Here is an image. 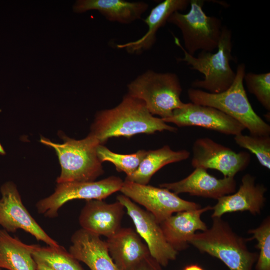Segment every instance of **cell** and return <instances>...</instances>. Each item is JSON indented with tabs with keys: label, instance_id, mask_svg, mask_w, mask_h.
I'll return each instance as SVG.
<instances>
[{
	"label": "cell",
	"instance_id": "cell-1",
	"mask_svg": "<svg viewBox=\"0 0 270 270\" xmlns=\"http://www.w3.org/2000/svg\"><path fill=\"white\" fill-rule=\"evenodd\" d=\"M177 130L161 118L152 115L142 100L128 94L114 108L96 114L90 134L103 145L114 137L130 138L138 134H152L158 132Z\"/></svg>",
	"mask_w": 270,
	"mask_h": 270
},
{
	"label": "cell",
	"instance_id": "cell-2",
	"mask_svg": "<svg viewBox=\"0 0 270 270\" xmlns=\"http://www.w3.org/2000/svg\"><path fill=\"white\" fill-rule=\"evenodd\" d=\"M246 67L239 64L236 76L232 86L226 91L212 94L206 91L190 88L188 91L192 103L212 107L226 114L248 129L250 135L270 136V126L253 109L244 88Z\"/></svg>",
	"mask_w": 270,
	"mask_h": 270
},
{
	"label": "cell",
	"instance_id": "cell-3",
	"mask_svg": "<svg viewBox=\"0 0 270 270\" xmlns=\"http://www.w3.org/2000/svg\"><path fill=\"white\" fill-rule=\"evenodd\" d=\"M174 43L183 52L184 56L177 58L178 62H184L192 70L204 76V80L192 83V88L204 90L212 94H219L226 90L234 82L236 72L230 62L234 58L232 52V34L228 27L223 26L219 44L216 53L200 52L198 57L190 54L184 48L180 40L174 36Z\"/></svg>",
	"mask_w": 270,
	"mask_h": 270
},
{
	"label": "cell",
	"instance_id": "cell-4",
	"mask_svg": "<svg viewBox=\"0 0 270 270\" xmlns=\"http://www.w3.org/2000/svg\"><path fill=\"white\" fill-rule=\"evenodd\" d=\"M212 218L210 228L196 234L190 240L201 253L220 260L230 270H253L258 254L250 252L248 240L234 232L222 218Z\"/></svg>",
	"mask_w": 270,
	"mask_h": 270
},
{
	"label": "cell",
	"instance_id": "cell-5",
	"mask_svg": "<svg viewBox=\"0 0 270 270\" xmlns=\"http://www.w3.org/2000/svg\"><path fill=\"white\" fill-rule=\"evenodd\" d=\"M62 144H56L42 138L40 142L55 150L61 166L57 184L72 182H92L104 173L102 163L96 153L100 144L89 134L84 139L76 140L60 134Z\"/></svg>",
	"mask_w": 270,
	"mask_h": 270
},
{
	"label": "cell",
	"instance_id": "cell-6",
	"mask_svg": "<svg viewBox=\"0 0 270 270\" xmlns=\"http://www.w3.org/2000/svg\"><path fill=\"white\" fill-rule=\"evenodd\" d=\"M128 89V94L142 100L152 115L158 116L162 120L186 105L180 99L182 88L175 73L148 70L131 82Z\"/></svg>",
	"mask_w": 270,
	"mask_h": 270
},
{
	"label": "cell",
	"instance_id": "cell-7",
	"mask_svg": "<svg viewBox=\"0 0 270 270\" xmlns=\"http://www.w3.org/2000/svg\"><path fill=\"white\" fill-rule=\"evenodd\" d=\"M204 2V0H191L188 12H176L168 20L180 30L184 48L194 56L199 50L212 52L217 50L222 35V20L206 14L203 10Z\"/></svg>",
	"mask_w": 270,
	"mask_h": 270
},
{
	"label": "cell",
	"instance_id": "cell-8",
	"mask_svg": "<svg viewBox=\"0 0 270 270\" xmlns=\"http://www.w3.org/2000/svg\"><path fill=\"white\" fill-rule=\"evenodd\" d=\"M124 182L120 178L112 176L98 182L57 184L53 194L37 202L36 210L40 214L54 218L68 202L75 200H103L120 191Z\"/></svg>",
	"mask_w": 270,
	"mask_h": 270
},
{
	"label": "cell",
	"instance_id": "cell-9",
	"mask_svg": "<svg viewBox=\"0 0 270 270\" xmlns=\"http://www.w3.org/2000/svg\"><path fill=\"white\" fill-rule=\"evenodd\" d=\"M123 195L144 206L160 224L174 213L197 210L201 206L182 199L170 190L124 181Z\"/></svg>",
	"mask_w": 270,
	"mask_h": 270
},
{
	"label": "cell",
	"instance_id": "cell-10",
	"mask_svg": "<svg viewBox=\"0 0 270 270\" xmlns=\"http://www.w3.org/2000/svg\"><path fill=\"white\" fill-rule=\"evenodd\" d=\"M0 225L8 233L22 230L38 241L48 246L58 247L59 244L50 238L32 217L23 204L16 186L12 182L0 188Z\"/></svg>",
	"mask_w": 270,
	"mask_h": 270
},
{
	"label": "cell",
	"instance_id": "cell-11",
	"mask_svg": "<svg viewBox=\"0 0 270 270\" xmlns=\"http://www.w3.org/2000/svg\"><path fill=\"white\" fill-rule=\"evenodd\" d=\"M192 165L196 168L213 169L222 172L224 178H234L248 168L251 158L247 152L236 153L212 140L200 138L192 147Z\"/></svg>",
	"mask_w": 270,
	"mask_h": 270
},
{
	"label": "cell",
	"instance_id": "cell-12",
	"mask_svg": "<svg viewBox=\"0 0 270 270\" xmlns=\"http://www.w3.org/2000/svg\"><path fill=\"white\" fill-rule=\"evenodd\" d=\"M117 201L123 204L126 210L137 233L146 242L151 256L164 267L170 262L175 260L178 252L166 241L160 224L153 215L123 194L118 196Z\"/></svg>",
	"mask_w": 270,
	"mask_h": 270
},
{
	"label": "cell",
	"instance_id": "cell-13",
	"mask_svg": "<svg viewBox=\"0 0 270 270\" xmlns=\"http://www.w3.org/2000/svg\"><path fill=\"white\" fill-rule=\"evenodd\" d=\"M163 120L178 127H202L234 136L242 134L246 130L242 124L222 112L192 102L174 110L171 117Z\"/></svg>",
	"mask_w": 270,
	"mask_h": 270
},
{
	"label": "cell",
	"instance_id": "cell-14",
	"mask_svg": "<svg viewBox=\"0 0 270 270\" xmlns=\"http://www.w3.org/2000/svg\"><path fill=\"white\" fill-rule=\"evenodd\" d=\"M178 195L188 193L192 196L218 200L234 193L236 182L234 178L218 179L209 174L206 170L196 168L186 178L174 182L160 185Z\"/></svg>",
	"mask_w": 270,
	"mask_h": 270
},
{
	"label": "cell",
	"instance_id": "cell-15",
	"mask_svg": "<svg viewBox=\"0 0 270 270\" xmlns=\"http://www.w3.org/2000/svg\"><path fill=\"white\" fill-rule=\"evenodd\" d=\"M267 190L263 184H256L254 176L246 174L236 192L218 200L217 204L212 207V218H222L226 214L244 212H249L254 216L260 214L266 202Z\"/></svg>",
	"mask_w": 270,
	"mask_h": 270
},
{
	"label": "cell",
	"instance_id": "cell-16",
	"mask_svg": "<svg viewBox=\"0 0 270 270\" xmlns=\"http://www.w3.org/2000/svg\"><path fill=\"white\" fill-rule=\"evenodd\" d=\"M125 208L117 201L108 204L103 200H86L79 217L82 228L109 238L121 228Z\"/></svg>",
	"mask_w": 270,
	"mask_h": 270
},
{
	"label": "cell",
	"instance_id": "cell-17",
	"mask_svg": "<svg viewBox=\"0 0 270 270\" xmlns=\"http://www.w3.org/2000/svg\"><path fill=\"white\" fill-rule=\"evenodd\" d=\"M100 236L80 228L72 236L68 252L90 270H120L110 254L106 242Z\"/></svg>",
	"mask_w": 270,
	"mask_h": 270
},
{
	"label": "cell",
	"instance_id": "cell-18",
	"mask_svg": "<svg viewBox=\"0 0 270 270\" xmlns=\"http://www.w3.org/2000/svg\"><path fill=\"white\" fill-rule=\"evenodd\" d=\"M210 210L212 207L208 206L181 212L165 220L160 226L166 241L178 252L188 248L189 241L196 232L208 230L201 217L204 213Z\"/></svg>",
	"mask_w": 270,
	"mask_h": 270
},
{
	"label": "cell",
	"instance_id": "cell-19",
	"mask_svg": "<svg viewBox=\"0 0 270 270\" xmlns=\"http://www.w3.org/2000/svg\"><path fill=\"white\" fill-rule=\"evenodd\" d=\"M190 5V0H166L154 8L148 17L144 20L148 26L147 32L140 39L117 45L130 54L139 55L150 50L156 41L158 30L164 27L169 18L176 12L186 10Z\"/></svg>",
	"mask_w": 270,
	"mask_h": 270
},
{
	"label": "cell",
	"instance_id": "cell-20",
	"mask_svg": "<svg viewBox=\"0 0 270 270\" xmlns=\"http://www.w3.org/2000/svg\"><path fill=\"white\" fill-rule=\"evenodd\" d=\"M110 254L120 270H130L150 255L146 244L131 228H121L106 242Z\"/></svg>",
	"mask_w": 270,
	"mask_h": 270
},
{
	"label": "cell",
	"instance_id": "cell-21",
	"mask_svg": "<svg viewBox=\"0 0 270 270\" xmlns=\"http://www.w3.org/2000/svg\"><path fill=\"white\" fill-rule=\"evenodd\" d=\"M148 8L149 4L144 2L78 0L74 5L73 10L77 14L96 10L110 22L128 24L140 20Z\"/></svg>",
	"mask_w": 270,
	"mask_h": 270
},
{
	"label": "cell",
	"instance_id": "cell-22",
	"mask_svg": "<svg viewBox=\"0 0 270 270\" xmlns=\"http://www.w3.org/2000/svg\"><path fill=\"white\" fill-rule=\"evenodd\" d=\"M34 244L28 245L0 229V268L8 270H36L32 253Z\"/></svg>",
	"mask_w": 270,
	"mask_h": 270
},
{
	"label": "cell",
	"instance_id": "cell-23",
	"mask_svg": "<svg viewBox=\"0 0 270 270\" xmlns=\"http://www.w3.org/2000/svg\"><path fill=\"white\" fill-rule=\"evenodd\" d=\"M190 154L186 150L174 151L168 146L148 151L137 170L126 176L125 181L147 185L152 176L164 166L188 159Z\"/></svg>",
	"mask_w": 270,
	"mask_h": 270
},
{
	"label": "cell",
	"instance_id": "cell-24",
	"mask_svg": "<svg viewBox=\"0 0 270 270\" xmlns=\"http://www.w3.org/2000/svg\"><path fill=\"white\" fill-rule=\"evenodd\" d=\"M32 256L36 264L52 270H84L79 262L60 246L42 247L34 244Z\"/></svg>",
	"mask_w": 270,
	"mask_h": 270
},
{
	"label": "cell",
	"instance_id": "cell-25",
	"mask_svg": "<svg viewBox=\"0 0 270 270\" xmlns=\"http://www.w3.org/2000/svg\"><path fill=\"white\" fill-rule=\"evenodd\" d=\"M98 157L100 162H108L114 164L118 172H124L126 176L132 174L138 168L147 154L148 151L140 150L130 154H118L112 152L103 145L96 148Z\"/></svg>",
	"mask_w": 270,
	"mask_h": 270
},
{
	"label": "cell",
	"instance_id": "cell-26",
	"mask_svg": "<svg viewBox=\"0 0 270 270\" xmlns=\"http://www.w3.org/2000/svg\"><path fill=\"white\" fill-rule=\"evenodd\" d=\"M234 140L240 148L254 154L262 166L270 169V136H246L242 134L234 136Z\"/></svg>",
	"mask_w": 270,
	"mask_h": 270
},
{
	"label": "cell",
	"instance_id": "cell-27",
	"mask_svg": "<svg viewBox=\"0 0 270 270\" xmlns=\"http://www.w3.org/2000/svg\"><path fill=\"white\" fill-rule=\"evenodd\" d=\"M252 234L250 240H256V248L260 250L256 270H270V218L268 216L256 228L248 232Z\"/></svg>",
	"mask_w": 270,
	"mask_h": 270
},
{
	"label": "cell",
	"instance_id": "cell-28",
	"mask_svg": "<svg viewBox=\"0 0 270 270\" xmlns=\"http://www.w3.org/2000/svg\"><path fill=\"white\" fill-rule=\"evenodd\" d=\"M244 81L248 90L267 110H270V73H246Z\"/></svg>",
	"mask_w": 270,
	"mask_h": 270
},
{
	"label": "cell",
	"instance_id": "cell-29",
	"mask_svg": "<svg viewBox=\"0 0 270 270\" xmlns=\"http://www.w3.org/2000/svg\"><path fill=\"white\" fill-rule=\"evenodd\" d=\"M130 270H163V269L162 266L149 255Z\"/></svg>",
	"mask_w": 270,
	"mask_h": 270
},
{
	"label": "cell",
	"instance_id": "cell-30",
	"mask_svg": "<svg viewBox=\"0 0 270 270\" xmlns=\"http://www.w3.org/2000/svg\"><path fill=\"white\" fill-rule=\"evenodd\" d=\"M184 270H204L201 266L197 264H190L186 266Z\"/></svg>",
	"mask_w": 270,
	"mask_h": 270
},
{
	"label": "cell",
	"instance_id": "cell-31",
	"mask_svg": "<svg viewBox=\"0 0 270 270\" xmlns=\"http://www.w3.org/2000/svg\"><path fill=\"white\" fill-rule=\"evenodd\" d=\"M36 270H52L42 264H36Z\"/></svg>",
	"mask_w": 270,
	"mask_h": 270
},
{
	"label": "cell",
	"instance_id": "cell-32",
	"mask_svg": "<svg viewBox=\"0 0 270 270\" xmlns=\"http://www.w3.org/2000/svg\"><path fill=\"white\" fill-rule=\"evenodd\" d=\"M6 154V152L2 148V144H0V154L1 155H4Z\"/></svg>",
	"mask_w": 270,
	"mask_h": 270
},
{
	"label": "cell",
	"instance_id": "cell-33",
	"mask_svg": "<svg viewBox=\"0 0 270 270\" xmlns=\"http://www.w3.org/2000/svg\"><path fill=\"white\" fill-rule=\"evenodd\" d=\"M0 270H2L1 268H0Z\"/></svg>",
	"mask_w": 270,
	"mask_h": 270
}]
</instances>
